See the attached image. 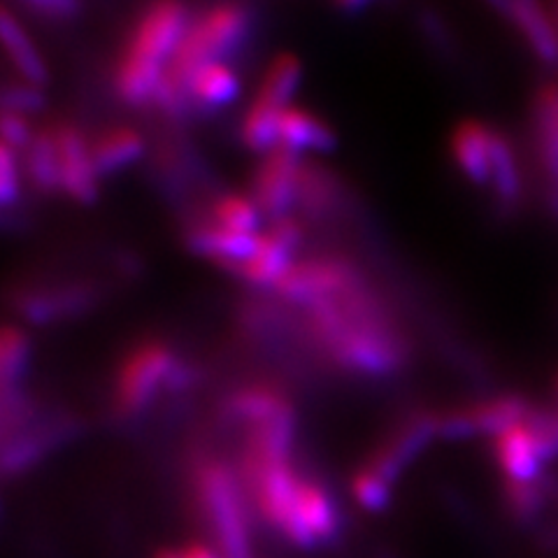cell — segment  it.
<instances>
[{"mask_svg":"<svg viewBox=\"0 0 558 558\" xmlns=\"http://www.w3.org/2000/svg\"><path fill=\"white\" fill-rule=\"evenodd\" d=\"M170 349L161 342H145L135 347L124 359L117 377V403L121 410L133 412L143 408L161 384L170 381L174 371Z\"/></svg>","mask_w":558,"mask_h":558,"instance_id":"cell-5","label":"cell"},{"mask_svg":"<svg viewBox=\"0 0 558 558\" xmlns=\"http://www.w3.org/2000/svg\"><path fill=\"white\" fill-rule=\"evenodd\" d=\"M492 145L494 131L480 121H463L451 135V151L468 180L477 184L492 180Z\"/></svg>","mask_w":558,"mask_h":558,"instance_id":"cell-11","label":"cell"},{"mask_svg":"<svg viewBox=\"0 0 558 558\" xmlns=\"http://www.w3.org/2000/svg\"><path fill=\"white\" fill-rule=\"evenodd\" d=\"M551 20H554V26H556V35H558V3L554 5V10H551Z\"/></svg>","mask_w":558,"mask_h":558,"instance_id":"cell-36","label":"cell"},{"mask_svg":"<svg viewBox=\"0 0 558 558\" xmlns=\"http://www.w3.org/2000/svg\"><path fill=\"white\" fill-rule=\"evenodd\" d=\"M496 194L505 203H514L519 198V170L514 161V151L508 140L500 133H494V145H492V180Z\"/></svg>","mask_w":558,"mask_h":558,"instance_id":"cell-22","label":"cell"},{"mask_svg":"<svg viewBox=\"0 0 558 558\" xmlns=\"http://www.w3.org/2000/svg\"><path fill=\"white\" fill-rule=\"evenodd\" d=\"M301 170L299 154L289 147L277 145L268 151L254 180V201L258 209L275 219L287 217L289 205L299 198Z\"/></svg>","mask_w":558,"mask_h":558,"instance_id":"cell-6","label":"cell"},{"mask_svg":"<svg viewBox=\"0 0 558 558\" xmlns=\"http://www.w3.org/2000/svg\"><path fill=\"white\" fill-rule=\"evenodd\" d=\"M354 282V272L336 260H305L293 264L277 282V291L291 301L317 303Z\"/></svg>","mask_w":558,"mask_h":558,"instance_id":"cell-7","label":"cell"},{"mask_svg":"<svg viewBox=\"0 0 558 558\" xmlns=\"http://www.w3.org/2000/svg\"><path fill=\"white\" fill-rule=\"evenodd\" d=\"M314 333L338 361L365 373L393 371L403 356L375 301L354 279L342 291L310 305Z\"/></svg>","mask_w":558,"mask_h":558,"instance_id":"cell-1","label":"cell"},{"mask_svg":"<svg viewBox=\"0 0 558 558\" xmlns=\"http://www.w3.org/2000/svg\"><path fill=\"white\" fill-rule=\"evenodd\" d=\"M336 143L333 131H330L319 117L310 114L303 108H287L279 119V145L289 147L291 151L303 149H330Z\"/></svg>","mask_w":558,"mask_h":558,"instance_id":"cell-13","label":"cell"},{"mask_svg":"<svg viewBox=\"0 0 558 558\" xmlns=\"http://www.w3.org/2000/svg\"><path fill=\"white\" fill-rule=\"evenodd\" d=\"M505 500L512 514L521 521H531L537 517L539 508H543V486L539 482H510L505 480Z\"/></svg>","mask_w":558,"mask_h":558,"instance_id":"cell-27","label":"cell"},{"mask_svg":"<svg viewBox=\"0 0 558 558\" xmlns=\"http://www.w3.org/2000/svg\"><path fill=\"white\" fill-rule=\"evenodd\" d=\"M523 424L531 430L543 461L558 457V410L531 408Z\"/></svg>","mask_w":558,"mask_h":558,"instance_id":"cell-25","label":"cell"},{"mask_svg":"<svg viewBox=\"0 0 558 558\" xmlns=\"http://www.w3.org/2000/svg\"><path fill=\"white\" fill-rule=\"evenodd\" d=\"M295 514L303 531L305 547L328 543L338 533L336 505L326 494V488L312 480H301L299 498H295Z\"/></svg>","mask_w":558,"mask_h":558,"instance_id":"cell-9","label":"cell"},{"mask_svg":"<svg viewBox=\"0 0 558 558\" xmlns=\"http://www.w3.org/2000/svg\"><path fill=\"white\" fill-rule=\"evenodd\" d=\"M291 268L289 250L282 242L275 240L270 233L256 238V247L252 256L238 268L244 279L260 287H277L279 279Z\"/></svg>","mask_w":558,"mask_h":558,"instance_id":"cell-15","label":"cell"},{"mask_svg":"<svg viewBox=\"0 0 558 558\" xmlns=\"http://www.w3.org/2000/svg\"><path fill=\"white\" fill-rule=\"evenodd\" d=\"M198 496L215 531L221 558H256L242 496L231 470L221 463H205L198 470Z\"/></svg>","mask_w":558,"mask_h":558,"instance_id":"cell-4","label":"cell"},{"mask_svg":"<svg viewBox=\"0 0 558 558\" xmlns=\"http://www.w3.org/2000/svg\"><path fill=\"white\" fill-rule=\"evenodd\" d=\"M500 10L510 16L517 28L529 40L537 59L549 65H558V35L551 14L529 0H517V3H502Z\"/></svg>","mask_w":558,"mask_h":558,"instance_id":"cell-12","label":"cell"},{"mask_svg":"<svg viewBox=\"0 0 558 558\" xmlns=\"http://www.w3.org/2000/svg\"><path fill=\"white\" fill-rule=\"evenodd\" d=\"M301 80V63L291 54H279L275 61L268 65L266 77L260 82V89L256 94L258 100H264L277 110H287L289 108V98L295 92Z\"/></svg>","mask_w":558,"mask_h":558,"instance_id":"cell-20","label":"cell"},{"mask_svg":"<svg viewBox=\"0 0 558 558\" xmlns=\"http://www.w3.org/2000/svg\"><path fill=\"white\" fill-rule=\"evenodd\" d=\"M529 405L526 400H521L517 396H502V398H494L486 400V403L468 410L470 418H473L475 430H484V433H505L510 430L512 426L523 424V418L529 414Z\"/></svg>","mask_w":558,"mask_h":558,"instance_id":"cell-19","label":"cell"},{"mask_svg":"<svg viewBox=\"0 0 558 558\" xmlns=\"http://www.w3.org/2000/svg\"><path fill=\"white\" fill-rule=\"evenodd\" d=\"M238 92H240L238 75L221 61L201 68L189 82V96H194L203 105H209V108L231 102L238 96Z\"/></svg>","mask_w":558,"mask_h":558,"instance_id":"cell-17","label":"cell"},{"mask_svg":"<svg viewBox=\"0 0 558 558\" xmlns=\"http://www.w3.org/2000/svg\"><path fill=\"white\" fill-rule=\"evenodd\" d=\"M496 459L510 482H537L545 463L526 424L496 435Z\"/></svg>","mask_w":558,"mask_h":558,"instance_id":"cell-10","label":"cell"},{"mask_svg":"<svg viewBox=\"0 0 558 558\" xmlns=\"http://www.w3.org/2000/svg\"><path fill=\"white\" fill-rule=\"evenodd\" d=\"M40 105V94L35 89H10L5 94V110L22 114L26 110H35Z\"/></svg>","mask_w":558,"mask_h":558,"instance_id":"cell-32","label":"cell"},{"mask_svg":"<svg viewBox=\"0 0 558 558\" xmlns=\"http://www.w3.org/2000/svg\"><path fill=\"white\" fill-rule=\"evenodd\" d=\"M256 238L258 235L226 231V229H221V226L215 223V226H205V229H198L191 233L189 242H191V247L198 250L201 254L240 268L244 260L252 256V252L256 247Z\"/></svg>","mask_w":558,"mask_h":558,"instance_id":"cell-14","label":"cell"},{"mask_svg":"<svg viewBox=\"0 0 558 558\" xmlns=\"http://www.w3.org/2000/svg\"><path fill=\"white\" fill-rule=\"evenodd\" d=\"M143 154V137L131 129H114L100 135L94 147L92 156L98 172H112L121 166L135 161Z\"/></svg>","mask_w":558,"mask_h":558,"instance_id":"cell-18","label":"cell"},{"mask_svg":"<svg viewBox=\"0 0 558 558\" xmlns=\"http://www.w3.org/2000/svg\"><path fill=\"white\" fill-rule=\"evenodd\" d=\"M33 10L65 14V12H73V10H75V5H73V3H35V5H33Z\"/></svg>","mask_w":558,"mask_h":558,"instance_id":"cell-35","label":"cell"},{"mask_svg":"<svg viewBox=\"0 0 558 558\" xmlns=\"http://www.w3.org/2000/svg\"><path fill=\"white\" fill-rule=\"evenodd\" d=\"M231 410L244 418H250L254 426L272 422V418L291 412V408L284 403L282 396L266 389H247L240 391L231 400Z\"/></svg>","mask_w":558,"mask_h":558,"instance_id":"cell-23","label":"cell"},{"mask_svg":"<svg viewBox=\"0 0 558 558\" xmlns=\"http://www.w3.org/2000/svg\"><path fill=\"white\" fill-rule=\"evenodd\" d=\"M247 10L242 5L223 3L209 8L198 20L189 22L159 86H156L154 98L168 112L182 110L189 96L191 77L205 65L219 63V57L238 45L244 28H247Z\"/></svg>","mask_w":558,"mask_h":558,"instance_id":"cell-2","label":"cell"},{"mask_svg":"<svg viewBox=\"0 0 558 558\" xmlns=\"http://www.w3.org/2000/svg\"><path fill=\"white\" fill-rule=\"evenodd\" d=\"M352 492H354V498L363 505L365 510H381L384 505L389 502L391 482H387L381 475H377L375 470L365 468L354 477Z\"/></svg>","mask_w":558,"mask_h":558,"instance_id":"cell-28","label":"cell"},{"mask_svg":"<svg viewBox=\"0 0 558 558\" xmlns=\"http://www.w3.org/2000/svg\"><path fill=\"white\" fill-rule=\"evenodd\" d=\"M54 133V143L59 151V180L61 189L75 201L89 203L96 196L98 170L92 156V147L84 137L70 126H59Z\"/></svg>","mask_w":558,"mask_h":558,"instance_id":"cell-8","label":"cell"},{"mask_svg":"<svg viewBox=\"0 0 558 558\" xmlns=\"http://www.w3.org/2000/svg\"><path fill=\"white\" fill-rule=\"evenodd\" d=\"M20 196V178H16L14 151L0 145V201L3 205H12Z\"/></svg>","mask_w":558,"mask_h":558,"instance_id":"cell-30","label":"cell"},{"mask_svg":"<svg viewBox=\"0 0 558 558\" xmlns=\"http://www.w3.org/2000/svg\"><path fill=\"white\" fill-rule=\"evenodd\" d=\"M189 26L182 3H156L135 24L133 38L117 68V92L129 102L154 98L166 68Z\"/></svg>","mask_w":558,"mask_h":558,"instance_id":"cell-3","label":"cell"},{"mask_svg":"<svg viewBox=\"0 0 558 558\" xmlns=\"http://www.w3.org/2000/svg\"><path fill=\"white\" fill-rule=\"evenodd\" d=\"M215 223L226 231L254 235L258 226V205L244 196H223L215 205Z\"/></svg>","mask_w":558,"mask_h":558,"instance_id":"cell-24","label":"cell"},{"mask_svg":"<svg viewBox=\"0 0 558 558\" xmlns=\"http://www.w3.org/2000/svg\"><path fill=\"white\" fill-rule=\"evenodd\" d=\"M0 131H3V145L14 149H24L31 145V133H28V124L22 114L16 112H3L0 117Z\"/></svg>","mask_w":558,"mask_h":558,"instance_id":"cell-31","label":"cell"},{"mask_svg":"<svg viewBox=\"0 0 558 558\" xmlns=\"http://www.w3.org/2000/svg\"><path fill=\"white\" fill-rule=\"evenodd\" d=\"M156 558H219L209 547L203 545H189L184 549H166Z\"/></svg>","mask_w":558,"mask_h":558,"instance_id":"cell-34","label":"cell"},{"mask_svg":"<svg viewBox=\"0 0 558 558\" xmlns=\"http://www.w3.org/2000/svg\"><path fill=\"white\" fill-rule=\"evenodd\" d=\"M26 359V338L20 328L8 326L0 336V379H3L5 396L10 393L12 381L20 377L22 363Z\"/></svg>","mask_w":558,"mask_h":558,"instance_id":"cell-26","label":"cell"},{"mask_svg":"<svg viewBox=\"0 0 558 558\" xmlns=\"http://www.w3.org/2000/svg\"><path fill=\"white\" fill-rule=\"evenodd\" d=\"M270 235H272L275 240L282 242L287 250H291L293 244L299 242V238H301V229H299V223H295L293 219H289V217H279V219H275V226H272Z\"/></svg>","mask_w":558,"mask_h":558,"instance_id":"cell-33","label":"cell"},{"mask_svg":"<svg viewBox=\"0 0 558 558\" xmlns=\"http://www.w3.org/2000/svg\"><path fill=\"white\" fill-rule=\"evenodd\" d=\"M86 301V293L80 291H59L49 295H35L26 303V314L31 319H47L54 314H63L70 310H77L80 303Z\"/></svg>","mask_w":558,"mask_h":558,"instance_id":"cell-29","label":"cell"},{"mask_svg":"<svg viewBox=\"0 0 558 558\" xmlns=\"http://www.w3.org/2000/svg\"><path fill=\"white\" fill-rule=\"evenodd\" d=\"M26 166L33 182L40 189H54L61 186L59 180V151L54 143V133H40L31 140Z\"/></svg>","mask_w":558,"mask_h":558,"instance_id":"cell-21","label":"cell"},{"mask_svg":"<svg viewBox=\"0 0 558 558\" xmlns=\"http://www.w3.org/2000/svg\"><path fill=\"white\" fill-rule=\"evenodd\" d=\"M0 35H3V45L8 57L12 59L14 68L31 82L38 84L45 80V65L38 57V51L33 49L26 31L22 28V24L14 20L8 8L0 10Z\"/></svg>","mask_w":558,"mask_h":558,"instance_id":"cell-16","label":"cell"}]
</instances>
